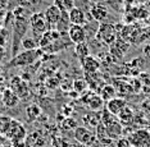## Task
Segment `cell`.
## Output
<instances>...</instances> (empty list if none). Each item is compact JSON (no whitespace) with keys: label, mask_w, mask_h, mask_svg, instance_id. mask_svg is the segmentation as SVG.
Wrapping results in <instances>:
<instances>
[{"label":"cell","mask_w":150,"mask_h":147,"mask_svg":"<svg viewBox=\"0 0 150 147\" xmlns=\"http://www.w3.org/2000/svg\"><path fill=\"white\" fill-rule=\"evenodd\" d=\"M30 26V20L27 17H17L13 23V37H12V58L18 54V49L21 46L23 37L27 33Z\"/></svg>","instance_id":"cell-1"},{"label":"cell","mask_w":150,"mask_h":147,"mask_svg":"<svg viewBox=\"0 0 150 147\" xmlns=\"http://www.w3.org/2000/svg\"><path fill=\"white\" fill-rule=\"evenodd\" d=\"M42 54L41 49L36 50H25L22 53H18L14 58H12L9 60V63L6 64V68H17V67H28L33 64L39 59V56Z\"/></svg>","instance_id":"cell-2"},{"label":"cell","mask_w":150,"mask_h":147,"mask_svg":"<svg viewBox=\"0 0 150 147\" xmlns=\"http://www.w3.org/2000/svg\"><path fill=\"white\" fill-rule=\"evenodd\" d=\"M95 39L98 41H100L104 45L110 46L112 44L115 42V40L118 39V33L115 31V26L113 23H100L95 33Z\"/></svg>","instance_id":"cell-3"},{"label":"cell","mask_w":150,"mask_h":147,"mask_svg":"<svg viewBox=\"0 0 150 147\" xmlns=\"http://www.w3.org/2000/svg\"><path fill=\"white\" fill-rule=\"evenodd\" d=\"M5 136L11 142H21L26 138V136H27L26 127L23 125L22 122L18 120V119L12 118L11 124H9V127L5 132Z\"/></svg>","instance_id":"cell-4"},{"label":"cell","mask_w":150,"mask_h":147,"mask_svg":"<svg viewBox=\"0 0 150 147\" xmlns=\"http://www.w3.org/2000/svg\"><path fill=\"white\" fill-rule=\"evenodd\" d=\"M30 20V27L32 28V32L35 36H39V40L46 31L50 30L49 25H47L44 13H33V14L28 18Z\"/></svg>","instance_id":"cell-5"},{"label":"cell","mask_w":150,"mask_h":147,"mask_svg":"<svg viewBox=\"0 0 150 147\" xmlns=\"http://www.w3.org/2000/svg\"><path fill=\"white\" fill-rule=\"evenodd\" d=\"M132 147H150V132L148 129H136L127 137Z\"/></svg>","instance_id":"cell-6"},{"label":"cell","mask_w":150,"mask_h":147,"mask_svg":"<svg viewBox=\"0 0 150 147\" xmlns=\"http://www.w3.org/2000/svg\"><path fill=\"white\" fill-rule=\"evenodd\" d=\"M11 90L14 92V94L18 96L19 98H27L30 96V87H28V83L27 81H25L21 76H14L11 78L9 81V86H8Z\"/></svg>","instance_id":"cell-7"},{"label":"cell","mask_w":150,"mask_h":147,"mask_svg":"<svg viewBox=\"0 0 150 147\" xmlns=\"http://www.w3.org/2000/svg\"><path fill=\"white\" fill-rule=\"evenodd\" d=\"M73 136H74V139H76L80 145L90 146L91 143L95 142L94 133L91 132L87 127H83V125H78V127L73 131Z\"/></svg>","instance_id":"cell-8"},{"label":"cell","mask_w":150,"mask_h":147,"mask_svg":"<svg viewBox=\"0 0 150 147\" xmlns=\"http://www.w3.org/2000/svg\"><path fill=\"white\" fill-rule=\"evenodd\" d=\"M109 47H110V49H109V54L113 56L114 61H117L118 59L123 58L126 54H127V51L129 50V44L126 40L119 37V39L115 40V42L112 44Z\"/></svg>","instance_id":"cell-9"},{"label":"cell","mask_w":150,"mask_h":147,"mask_svg":"<svg viewBox=\"0 0 150 147\" xmlns=\"http://www.w3.org/2000/svg\"><path fill=\"white\" fill-rule=\"evenodd\" d=\"M44 15H45V19H46L47 25H49V27H50V30H53V28L57 27L58 22H59L60 18H62L63 12L58 8L57 5L53 4V5H50V6L46 8V10L44 12Z\"/></svg>","instance_id":"cell-10"},{"label":"cell","mask_w":150,"mask_h":147,"mask_svg":"<svg viewBox=\"0 0 150 147\" xmlns=\"http://www.w3.org/2000/svg\"><path fill=\"white\" fill-rule=\"evenodd\" d=\"M68 37L69 41L72 44H81L85 42L87 39V33H86V28L83 26H76V25H71L69 30H68Z\"/></svg>","instance_id":"cell-11"},{"label":"cell","mask_w":150,"mask_h":147,"mask_svg":"<svg viewBox=\"0 0 150 147\" xmlns=\"http://www.w3.org/2000/svg\"><path fill=\"white\" fill-rule=\"evenodd\" d=\"M126 106H127L126 98L119 97V96H115L105 102V110L109 111L112 115H114V117H117L119 113H121L122 109H125Z\"/></svg>","instance_id":"cell-12"},{"label":"cell","mask_w":150,"mask_h":147,"mask_svg":"<svg viewBox=\"0 0 150 147\" xmlns=\"http://www.w3.org/2000/svg\"><path fill=\"white\" fill-rule=\"evenodd\" d=\"M90 13L93 15V18L95 22H99V23H103L107 17L109 15V9L105 3H95L93 4L90 9Z\"/></svg>","instance_id":"cell-13"},{"label":"cell","mask_w":150,"mask_h":147,"mask_svg":"<svg viewBox=\"0 0 150 147\" xmlns=\"http://www.w3.org/2000/svg\"><path fill=\"white\" fill-rule=\"evenodd\" d=\"M81 63V67L85 73L87 74H94V73H98L99 69H100V60L98 59V56H94V55H88L86 56L85 59L80 60Z\"/></svg>","instance_id":"cell-14"},{"label":"cell","mask_w":150,"mask_h":147,"mask_svg":"<svg viewBox=\"0 0 150 147\" xmlns=\"http://www.w3.org/2000/svg\"><path fill=\"white\" fill-rule=\"evenodd\" d=\"M19 101H21V98L17 96L9 87H5L4 90L1 91V102H3V105H4V108L13 109V108L18 106Z\"/></svg>","instance_id":"cell-15"},{"label":"cell","mask_w":150,"mask_h":147,"mask_svg":"<svg viewBox=\"0 0 150 147\" xmlns=\"http://www.w3.org/2000/svg\"><path fill=\"white\" fill-rule=\"evenodd\" d=\"M68 18H69L71 25H76V26H86L87 19H86V13L82 9L74 6L73 9H71L68 12Z\"/></svg>","instance_id":"cell-16"},{"label":"cell","mask_w":150,"mask_h":147,"mask_svg":"<svg viewBox=\"0 0 150 147\" xmlns=\"http://www.w3.org/2000/svg\"><path fill=\"white\" fill-rule=\"evenodd\" d=\"M118 117V122L123 125H128L131 123H134V119H135V113L132 110V108H129L128 105L126 106L125 109H122L121 113L117 115Z\"/></svg>","instance_id":"cell-17"},{"label":"cell","mask_w":150,"mask_h":147,"mask_svg":"<svg viewBox=\"0 0 150 147\" xmlns=\"http://www.w3.org/2000/svg\"><path fill=\"white\" fill-rule=\"evenodd\" d=\"M41 114H42V110L37 104H30L26 108V117L28 118V120H31V122L39 119L40 117H41Z\"/></svg>","instance_id":"cell-18"},{"label":"cell","mask_w":150,"mask_h":147,"mask_svg":"<svg viewBox=\"0 0 150 147\" xmlns=\"http://www.w3.org/2000/svg\"><path fill=\"white\" fill-rule=\"evenodd\" d=\"M115 94H117L115 88H114V86H112V84H104V86L99 90V96L103 98L105 102L109 101L110 98L115 97Z\"/></svg>","instance_id":"cell-19"},{"label":"cell","mask_w":150,"mask_h":147,"mask_svg":"<svg viewBox=\"0 0 150 147\" xmlns=\"http://www.w3.org/2000/svg\"><path fill=\"white\" fill-rule=\"evenodd\" d=\"M74 53H76L78 59L82 60L86 56L91 55L90 54V45H88L86 41H85V42H81V44H76V45H74Z\"/></svg>","instance_id":"cell-20"},{"label":"cell","mask_w":150,"mask_h":147,"mask_svg":"<svg viewBox=\"0 0 150 147\" xmlns=\"http://www.w3.org/2000/svg\"><path fill=\"white\" fill-rule=\"evenodd\" d=\"M104 100L101 98L99 95H93L91 96V98L88 100V102H87V106L91 109L93 111H98V110H100L101 108H103V105H104Z\"/></svg>","instance_id":"cell-21"},{"label":"cell","mask_w":150,"mask_h":147,"mask_svg":"<svg viewBox=\"0 0 150 147\" xmlns=\"http://www.w3.org/2000/svg\"><path fill=\"white\" fill-rule=\"evenodd\" d=\"M77 127H78V123L76 119L72 117H67L60 122V128H62L63 131H74Z\"/></svg>","instance_id":"cell-22"},{"label":"cell","mask_w":150,"mask_h":147,"mask_svg":"<svg viewBox=\"0 0 150 147\" xmlns=\"http://www.w3.org/2000/svg\"><path fill=\"white\" fill-rule=\"evenodd\" d=\"M54 5H57L63 13H68L74 8V0H54Z\"/></svg>","instance_id":"cell-23"},{"label":"cell","mask_w":150,"mask_h":147,"mask_svg":"<svg viewBox=\"0 0 150 147\" xmlns=\"http://www.w3.org/2000/svg\"><path fill=\"white\" fill-rule=\"evenodd\" d=\"M21 46L23 47L25 50H36L39 47V42L32 39V37H23L22 42H21Z\"/></svg>","instance_id":"cell-24"},{"label":"cell","mask_w":150,"mask_h":147,"mask_svg":"<svg viewBox=\"0 0 150 147\" xmlns=\"http://www.w3.org/2000/svg\"><path fill=\"white\" fill-rule=\"evenodd\" d=\"M72 88L77 92V94H82V92H85L87 88V82L85 79H81V78L74 79L72 82Z\"/></svg>","instance_id":"cell-25"},{"label":"cell","mask_w":150,"mask_h":147,"mask_svg":"<svg viewBox=\"0 0 150 147\" xmlns=\"http://www.w3.org/2000/svg\"><path fill=\"white\" fill-rule=\"evenodd\" d=\"M9 37H11V33H9V30L6 27L0 28V46L5 47L6 44L9 42Z\"/></svg>","instance_id":"cell-26"},{"label":"cell","mask_w":150,"mask_h":147,"mask_svg":"<svg viewBox=\"0 0 150 147\" xmlns=\"http://www.w3.org/2000/svg\"><path fill=\"white\" fill-rule=\"evenodd\" d=\"M12 118L11 117H6V115H0V133L1 134H5L6 129H8L9 124H11Z\"/></svg>","instance_id":"cell-27"},{"label":"cell","mask_w":150,"mask_h":147,"mask_svg":"<svg viewBox=\"0 0 150 147\" xmlns=\"http://www.w3.org/2000/svg\"><path fill=\"white\" fill-rule=\"evenodd\" d=\"M131 65H132V68H136V69L140 67L142 68L145 65V60L142 59V58H135V59L131 61Z\"/></svg>","instance_id":"cell-28"},{"label":"cell","mask_w":150,"mask_h":147,"mask_svg":"<svg viewBox=\"0 0 150 147\" xmlns=\"http://www.w3.org/2000/svg\"><path fill=\"white\" fill-rule=\"evenodd\" d=\"M60 113H62V115H63L64 118L71 117V115H72V113H73V108L72 106H68V105H63Z\"/></svg>","instance_id":"cell-29"},{"label":"cell","mask_w":150,"mask_h":147,"mask_svg":"<svg viewBox=\"0 0 150 147\" xmlns=\"http://www.w3.org/2000/svg\"><path fill=\"white\" fill-rule=\"evenodd\" d=\"M117 146H118V147H129L131 145H129V142H128V139H127V138H121V139L118 138Z\"/></svg>","instance_id":"cell-30"},{"label":"cell","mask_w":150,"mask_h":147,"mask_svg":"<svg viewBox=\"0 0 150 147\" xmlns=\"http://www.w3.org/2000/svg\"><path fill=\"white\" fill-rule=\"evenodd\" d=\"M8 141H9V139L6 138V136H5V134H1V133H0V147H6L5 145L8 143Z\"/></svg>","instance_id":"cell-31"},{"label":"cell","mask_w":150,"mask_h":147,"mask_svg":"<svg viewBox=\"0 0 150 147\" xmlns=\"http://www.w3.org/2000/svg\"><path fill=\"white\" fill-rule=\"evenodd\" d=\"M142 54H144L146 58H150V44H148V45H145L142 47Z\"/></svg>","instance_id":"cell-32"},{"label":"cell","mask_w":150,"mask_h":147,"mask_svg":"<svg viewBox=\"0 0 150 147\" xmlns=\"http://www.w3.org/2000/svg\"><path fill=\"white\" fill-rule=\"evenodd\" d=\"M5 83H6V79H5V77L3 76V73L0 74V91H3L5 88Z\"/></svg>","instance_id":"cell-33"},{"label":"cell","mask_w":150,"mask_h":147,"mask_svg":"<svg viewBox=\"0 0 150 147\" xmlns=\"http://www.w3.org/2000/svg\"><path fill=\"white\" fill-rule=\"evenodd\" d=\"M5 56H6V51H5V47H3V46H0V61H3L5 59Z\"/></svg>","instance_id":"cell-34"},{"label":"cell","mask_w":150,"mask_h":147,"mask_svg":"<svg viewBox=\"0 0 150 147\" xmlns=\"http://www.w3.org/2000/svg\"><path fill=\"white\" fill-rule=\"evenodd\" d=\"M11 147H26L25 142L21 141V142H12V146Z\"/></svg>","instance_id":"cell-35"},{"label":"cell","mask_w":150,"mask_h":147,"mask_svg":"<svg viewBox=\"0 0 150 147\" xmlns=\"http://www.w3.org/2000/svg\"><path fill=\"white\" fill-rule=\"evenodd\" d=\"M6 4H8V0H0V12H3L5 9Z\"/></svg>","instance_id":"cell-36"},{"label":"cell","mask_w":150,"mask_h":147,"mask_svg":"<svg viewBox=\"0 0 150 147\" xmlns=\"http://www.w3.org/2000/svg\"><path fill=\"white\" fill-rule=\"evenodd\" d=\"M90 3H93V4H95V3H104V0H88Z\"/></svg>","instance_id":"cell-37"},{"label":"cell","mask_w":150,"mask_h":147,"mask_svg":"<svg viewBox=\"0 0 150 147\" xmlns=\"http://www.w3.org/2000/svg\"><path fill=\"white\" fill-rule=\"evenodd\" d=\"M3 70H4V64H3V61H0V74L3 73Z\"/></svg>","instance_id":"cell-38"},{"label":"cell","mask_w":150,"mask_h":147,"mask_svg":"<svg viewBox=\"0 0 150 147\" xmlns=\"http://www.w3.org/2000/svg\"><path fill=\"white\" fill-rule=\"evenodd\" d=\"M77 147H90V146H87V145H80V143H78Z\"/></svg>","instance_id":"cell-39"},{"label":"cell","mask_w":150,"mask_h":147,"mask_svg":"<svg viewBox=\"0 0 150 147\" xmlns=\"http://www.w3.org/2000/svg\"><path fill=\"white\" fill-rule=\"evenodd\" d=\"M100 147H109V146H108V145H105V143H103V145H101Z\"/></svg>","instance_id":"cell-40"},{"label":"cell","mask_w":150,"mask_h":147,"mask_svg":"<svg viewBox=\"0 0 150 147\" xmlns=\"http://www.w3.org/2000/svg\"><path fill=\"white\" fill-rule=\"evenodd\" d=\"M1 114H3V109L0 108V115H1Z\"/></svg>","instance_id":"cell-41"},{"label":"cell","mask_w":150,"mask_h":147,"mask_svg":"<svg viewBox=\"0 0 150 147\" xmlns=\"http://www.w3.org/2000/svg\"><path fill=\"white\" fill-rule=\"evenodd\" d=\"M0 102H1V91H0Z\"/></svg>","instance_id":"cell-42"}]
</instances>
